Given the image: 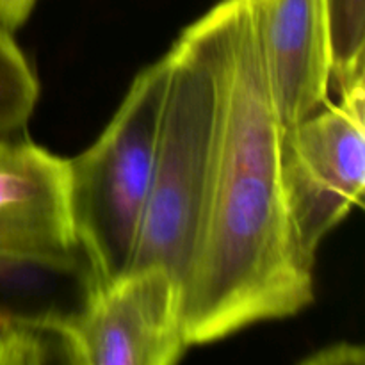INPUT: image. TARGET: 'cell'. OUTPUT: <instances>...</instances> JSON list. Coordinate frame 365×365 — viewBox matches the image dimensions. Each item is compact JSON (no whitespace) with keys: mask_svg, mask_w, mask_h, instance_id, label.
Masks as SVG:
<instances>
[{"mask_svg":"<svg viewBox=\"0 0 365 365\" xmlns=\"http://www.w3.org/2000/svg\"><path fill=\"white\" fill-rule=\"evenodd\" d=\"M39 98V82L27 57L0 27V135L24 127Z\"/></svg>","mask_w":365,"mask_h":365,"instance_id":"8","label":"cell"},{"mask_svg":"<svg viewBox=\"0 0 365 365\" xmlns=\"http://www.w3.org/2000/svg\"><path fill=\"white\" fill-rule=\"evenodd\" d=\"M46 339L50 334L34 317L14 316L0 309V365L46 362Z\"/></svg>","mask_w":365,"mask_h":365,"instance_id":"9","label":"cell"},{"mask_svg":"<svg viewBox=\"0 0 365 365\" xmlns=\"http://www.w3.org/2000/svg\"><path fill=\"white\" fill-rule=\"evenodd\" d=\"M312 116L284 128L280 177L292 245L305 266L323 239L362 205L365 187V81L339 89Z\"/></svg>","mask_w":365,"mask_h":365,"instance_id":"5","label":"cell"},{"mask_svg":"<svg viewBox=\"0 0 365 365\" xmlns=\"http://www.w3.org/2000/svg\"><path fill=\"white\" fill-rule=\"evenodd\" d=\"M271 98L284 128L328 102L330 39L324 0H253Z\"/></svg>","mask_w":365,"mask_h":365,"instance_id":"7","label":"cell"},{"mask_svg":"<svg viewBox=\"0 0 365 365\" xmlns=\"http://www.w3.org/2000/svg\"><path fill=\"white\" fill-rule=\"evenodd\" d=\"M38 0H0V27L13 32L20 27Z\"/></svg>","mask_w":365,"mask_h":365,"instance_id":"11","label":"cell"},{"mask_svg":"<svg viewBox=\"0 0 365 365\" xmlns=\"http://www.w3.org/2000/svg\"><path fill=\"white\" fill-rule=\"evenodd\" d=\"M307 362L316 364H362L364 351L360 346L353 344H335L331 348L321 349Z\"/></svg>","mask_w":365,"mask_h":365,"instance_id":"10","label":"cell"},{"mask_svg":"<svg viewBox=\"0 0 365 365\" xmlns=\"http://www.w3.org/2000/svg\"><path fill=\"white\" fill-rule=\"evenodd\" d=\"M34 319L77 365H173L189 348L182 285L159 266L86 284L81 309Z\"/></svg>","mask_w":365,"mask_h":365,"instance_id":"4","label":"cell"},{"mask_svg":"<svg viewBox=\"0 0 365 365\" xmlns=\"http://www.w3.org/2000/svg\"><path fill=\"white\" fill-rule=\"evenodd\" d=\"M220 82L216 145L195 255L182 284L189 346L287 319L314 302V269L292 245L280 177V123L253 0L198 18Z\"/></svg>","mask_w":365,"mask_h":365,"instance_id":"1","label":"cell"},{"mask_svg":"<svg viewBox=\"0 0 365 365\" xmlns=\"http://www.w3.org/2000/svg\"><path fill=\"white\" fill-rule=\"evenodd\" d=\"M166 84L164 53L132 81L98 139L68 159L71 225L88 262L86 284L114 280L130 267L152 185Z\"/></svg>","mask_w":365,"mask_h":365,"instance_id":"3","label":"cell"},{"mask_svg":"<svg viewBox=\"0 0 365 365\" xmlns=\"http://www.w3.org/2000/svg\"><path fill=\"white\" fill-rule=\"evenodd\" d=\"M18 266H14V264H9V262H4V260H0V278L7 277V274L11 273L13 269H16Z\"/></svg>","mask_w":365,"mask_h":365,"instance_id":"12","label":"cell"},{"mask_svg":"<svg viewBox=\"0 0 365 365\" xmlns=\"http://www.w3.org/2000/svg\"><path fill=\"white\" fill-rule=\"evenodd\" d=\"M75 252L68 159L31 139L0 138V260L71 269Z\"/></svg>","mask_w":365,"mask_h":365,"instance_id":"6","label":"cell"},{"mask_svg":"<svg viewBox=\"0 0 365 365\" xmlns=\"http://www.w3.org/2000/svg\"><path fill=\"white\" fill-rule=\"evenodd\" d=\"M166 56L168 84L152 185L128 269L164 267L182 285L209 192L220 82L198 20L182 31Z\"/></svg>","mask_w":365,"mask_h":365,"instance_id":"2","label":"cell"}]
</instances>
